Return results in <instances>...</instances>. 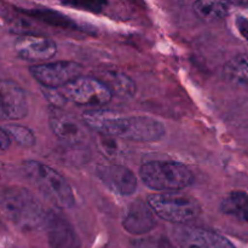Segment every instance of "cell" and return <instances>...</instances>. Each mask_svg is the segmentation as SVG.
<instances>
[{
	"mask_svg": "<svg viewBox=\"0 0 248 248\" xmlns=\"http://www.w3.org/2000/svg\"><path fill=\"white\" fill-rule=\"evenodd\" d=\"M51 248H80V240L69 223L57 215L48 213L45 224Z\"/></svg>",
	"mask_w": 248,
	"mask_h": 248,
	"instance_id": "obj_13",
	"label": "cell"
},
{
	"mask_svg": "<svg viewBox=\"0 0 248 248\" xmlns=\"http://www.w3.org/2000/svg\"><path fill=\"white\" fill-rule=\"evenodd\" d=\"M2 128L6 131L10 138H12L15 142L18 143L22 147L29 148L35 144V136H34L33 131L29 130L26 126L6 125L2 126Z\"/></svg>",
	"mask_w": 248,
	"mask_h": 248,
	"instance_id": "obj_20",
	"label": "cell"
},
{
	"mask_svg": "<svg viewBox=\"0 0 248 248\" xmlns=\"http://www.w3.org/2000/svg\"><path fill=\"white\" fill-rule=\"evenodd\" d=\"M99 80L108 87L111 94L116 93L121 97H131L136 91L135 82L127 75L118 70H107L102 73V78Z\"/></svg>",
	"mask_w": 248,
	"mask_h": 248,
	"instance_id": "obj_16",
	"label": "cell"
},
{
	"mask_svg": "<svg viewBox=\"0 0 248 248\" xmlns=\"http://www.w3.org/2000/svg\"><path fill=\"white\" fill-rule=\"evenodd\" d=\"M131 248H173L169 240L161 236H150L135 240Z\"/></svg>",
	"mask_w": 248,
	"mask_h": 248,
	"instance_id": "obj_21",
	"label": "cell"
},
{
	"mask_svg": "<svg viewBox=\"0 0 248 248\" xmlns=\"http://www.w3.org/2000/svg\"><path fill=\"white\" fill-rule=\"evenodd\" d=\"M172 240L178 248H235L227 237L217 232L188 225L174 228Z\"/></svg>",
	"mask_w": 248,
	"mask_h": 248,
	"instance_id": "obj_8",
	"label": "cell"
},
{
	"mask_svg": "<svg viewBox=\"0 0 248 248\" xmlns=\"http://www.w3.org/2000/svg\"><path fill=\"white\" fill-rule=\"evenodd\" d=\"M155 213L149 203L142 200L133 201L126 210L123 218V227L132 235H143L156 227Z\"/></svg>",
	"mask_w": 248,
	"mask_h": 248,
	"instance_id": "obj_12",
	"label": "cell"
},
{
	"mask_svg": "<svg viewBox=\"0 0 248 248\" xmlns=\"http://www.w3.org/2000/svg\"><path fill=\"white\" fill-rule=\"evenodd\" d=\"M65 99L80 106L99 107L109 103L113 97L108 87L99 79L79 77L61 89Z\"/></svg>",
	"mask_w": 248,
	"mask_h": 248,
	"instance_id": "obj_6",
	"label": "cell"
},
{
	"mask_svg": "<svg viewBox=\"0 0 248 248\" xmlns=\"http://www.w3.org/2000/svg\"><path fill=\"white\" fill-rule=\"evenodd\" d=\"M1 210L12 223L26 229L45 228L48 213L24 188H7L2 191Z\"/></svg>",
	"mask_w": 248,
	"mask_h": 248,
	"instance_id": "obj_2",
	"label": "cell"
},
{
	"mask_svg": "<svg viewBox=\"0 0 248 248\" xmlns=\"http://www.w3.org/2000/svg\"><path fill=\"white\" fill-rule=\"evenodd\" d=\"M224 75L232 84L248 86V52L230 60L224 68Z\"/></svg>",
	"mask_w": 248,
	"mask_h": 248,
	"instance_id": "obj_17",
	"label": "cell"
},
{
	"mask_svg": "<svg viewBox=\"0 0 248 248\" xmlns=\"http://www.w3.org/2000/svg\"><path fill=\"white\" fill-rule=\"evenodd\" d=\"M140 177L152 190L174 191L191 186L193 173L186 165L176 161H150L142 165Z\"/></svg>",
	"mask_w": 248,
	"mask_h": 248,
	"instance_id": "obj_3",
	"label": "cell"
},
{
	"mask_svg": "<svg viewBox=\"0 0 248 248\" xmlns=\"http://www.w3.org/2000/svg\"><path fill=\"white\" fill-rule=\"evenodd\" d=\"M148 203L157 217L176 224L191 222L201 213V206L195 199L181 194H153Z\"/></svg>",
	"mask_w": 248,
	"mask_h": 248,
	"instance_id": "obj_5",
	"label": "cell"
},
{
	"mask_svg": "<svg viewBox=\"0 0 248 248\" xmlns=\"http://www.w3.org/2000/svg\"><path fill=\"white\" fill-rule=\"evenodd\" d=\"M64 5L74 7H84L87 10H93V11H99L103 6L104 2H64Z\"/></svg>",
	"mask_w": 248,
	"mask_h": 248,
	"instance_id": "obj_23",
	"label": "cell"
},
{
	"mask_svg": "<svg viewBox=\"0 0 248 248\" xmlns=\"http://www.w3.org/2000/svg\"><path fill=\"white\" fill-rule=\"evenodd\" d=\"M82 68L79 63L73 61L41 63L29 67L31 77L46 89L64 87L73 80L78 79Z\"/></svg>",
	"mask_w": 248,
	"mask_h": 248,
	"instance_id": "obj_7",
	"label": "cell"
},
{
	"mask_svg": "<svg viewBox=\"0 0 248 248\" xmlns=\"http://www.w3.org/2000/svg\"><path fill=\"white\" fill-rule=\"evenodd\" d=\"M96 173L104 186L118 195H132L137 189V178L135 173L125 166L99 165L96 169Z\"/></svg>",
	"mask_w": 248,
	"mask_h": 248,
	"instance_id": "obj_9",
	"label": "cell"
},
{
	"mask_svg": "<svg viewBox=\"0 0 248 248\" xmlns=\"http://www.w3.org/2000/svg\"><path fill=\"white\" fill-rule=\"evenodd\" d=\"M82 119L86 125L101 135L132 142H157L165 135L164 125L150 116H121L97 109L85 111Z\"/></svg>",
	"mask_w": 248,
	"mask_h": 248,
	"instance_id": "obj_1",
	"label": "cell"
},
{
	"mask_svg": "<svg viewBox=\"0 0 248 248\" xmlns=\"http://www.w3.org/2000/svg\"><path fill=\"white\" fill-rule=\"evenodd\" d=\"M23 171L27 178L50 201L61 208H72L75 205L74 193L68 182L58 172L38 161H26Z\"/></svg>",
	"mask_w": 248,
	"mask_h": 248,
	"instance_id": "obj_4",
	"label": "cell"
},
{
	"mask_svg": "<svg viewBox=\"0 0 248 248\" xmlns=\"http://www.w3.org/2000/svg\"><path fill=\"white\" fill-rule=\"evenodd\" d=\"M222 213L242 223H248V193L235 190L228 194L219 206Z\"/></svg>",
	"mask_w": 248,
	"mask_h": 248,
	"instance_id": "obj_15",
	"label": "cell"
},
{
	"mask_svg": "<svg viewBox=\"0 0 248 248\" xmlns=\"http://www.w3.org/2000/svg\"><path fill=\"white\" fill-rule=\"evenodd\" d=\"M27 14L29 16H33L35 18L41 19V21H45L46 23L52 24V26H58V27H63V28H78L79 29V26L75 24L74 22L70 21L69 18L63 16L62 14L60 12H55L52 10H31V11H27Z\"/></svg>",
	"mask_w": 248,
	"mask_h": 248,
	"instance_id": "obj_19",
	"label": "cell"
},
{
	"mask_svg": "<svg viewBox=\"0 0 248 248\" xmlns=\"http://www.w3.org/2000/svg\"><path fill=\"white\" fill-rule=\"evenodd\" d=\"M194 11L200 18L205 21H219L229 12V4L224 1H201L194 2Z\"/></svg>",
	"mask_w": 248,
	"mask_h": 248,
	"instance_id": "obj_18",
	"label": "cell"
},
{
	"mask_svg": "<svg viewBox=\"0 0 248 248\" xmlns=\"http://www.w3.org/2000/svg\"><path fill=\"white\" fill-rule=\"evenodd\" d=\"M1 118L5 120H19L28 114V99L21 86L10 80H2L1 86Z\"/></svg>",
	"mask_w": 248,
	"mask_h": 248,
	"instance_id": "obj_11",
	"label": "cell"
},
{
	"mask_svg": "<svg viewBox=\"0 0 248 248\" xmlns=\"http://www.w3.org/2000/svg\"><path fill=\"white\" fill-rule=\"evenodd\" d=\"M48 124L52 132L60 140H64L68 144H78L86 137L84 128L72 116L67 115L63 111L53 109L48 116Z\"/></svg>",
	"mask_w": 248,
	"mask_h": 248,
	"instance_id": "obj_14",
	"label": "cell"
},
{
	"mask_svg": "<svg viewBox=\"0 0 248 248\" xmlns=\"http://www.w3.org/2000/svg\"><path fill=\"white\" fill-rule=\"evenodd\" d=\"M15 51L22 60L39 62L53 57L57 52V45L50 38L27 34L16 39Z\"/></svg>",
	"mask_w": 248,
	"mask_h": 248,
	"instance_id": "obj_10",
	"label": "cell"
},
{
	"mask_svg": "<svg viewBox=\"0 0 248 248\" xmlns=\"http://www.w3.org/2000/svg\"><path fill=\"white\" fill-rule=\"evenodd\" d=\"M10 142H11V138L7 135L6 131L1 127V132H0V148H1L2 152H5L10 147Z\"/></svg>",
	"mask_w": 248,
	"mask_h": 248,
	"instance_id": "obj_24",
	"label": "cell"
},
{
	"mask_svg": "<svg viewBox=\"0 0 248 248\" xmlns=\"http://www.w3.org/2000/svg\"><path fill=\"white\" fill-rule=\"evenodd\" d=\"M235 28L240 35L248 41V15H237L235 17Z\"/></svg>",
	"mask_w": 248,
	"mask_h": 248,
	"instance_id": "obj_22",
	"label": "cell"
}]
</instances>
